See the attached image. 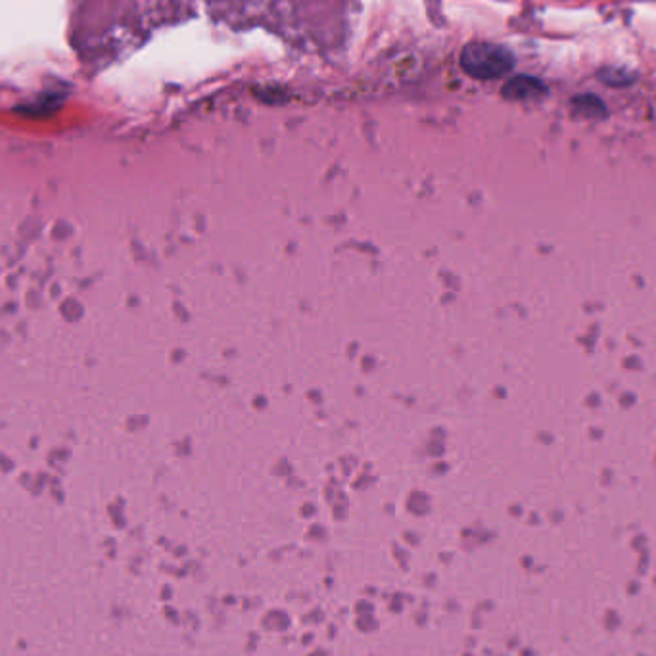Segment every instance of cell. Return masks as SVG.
Masks as SVG:
<instances>
[{
  "instance_id": "3",
  "label": "cell",
  "mask_w": 656,
  "mask_h": 656,
  "mask_svg": "<svg viewBox=\"0 0 656 656\" xmlns=\"http://www.w3.org/2000/svg\"><path fill=\"white\" fill-rule=\"evenodd\" d=\"M574 110L579 115H591V117H599L606 114V108L601 98L593 97V95H584V97H576L574 98Z\"/></svg>"
},
{
  "instance_id": "4",
  "label": "cell",
  "mask_w": 656,
  "mask_h": 656,
  "mask_svg": "<svg viewBox=\"0 0 656 656\" xmlns=\"http://www.w3.org/2000/svg\"><path fill=\"white\" fill-rule=\"evenodd\" d=\"M599 79L610 87H625L633 83V75L625 69H618V68H606L599 71Z\"/></svg>"
},
{
  "instance_id": "2",
  "label": "cell",
  "mask_w": 656,
  "mask_h": 656,
  "mask_svg": "<svg viewBox=\"0 0 656 656\" xmlns=\"http://www.w3.org/2000/svg\"><path fill=\"white\" fill-rule=\"evenodd\" d=\"M503 95L513 100H538L547 97V87L541 79L531 78V75H516L507 81Z\"/></svg>"
},
{
  "instance_id": "1",
  "label": "cell",
  "mask_w": 656,
  "mask_h": 656,
  "mask_svg": "<svg viewBox=\"0 0 656 656\" xmlns=\"http://www.w3.org/2000/svg\"><path fill=\"white\" fill-rule=\"evenodd\" d=\"M461 68L475 79H499L513 71L514 54L503 44L470 42L461 52Z\"/></svg>"
}]
</instances>
